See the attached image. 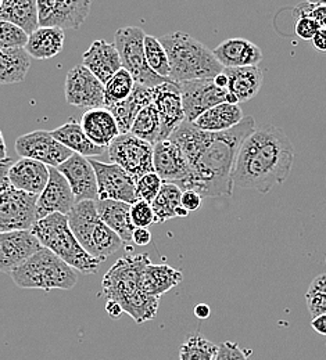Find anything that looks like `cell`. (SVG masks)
Here are the masks:
<instances>
[{
  "label": "cell",
  "instance_id": "31",
  "mask_svg": "<svg viewBox=\"0 0 326 360\" xmlns=\"http://www.w3.org/2000/svg\"><path fill=\"white\" fill-rule=\"evenodd\" d=\"M184 280L182 271L174 269L170 265L149 264L142 274V283L146 292L151 297L160 298Z\"/></svg>",
  "mask_w": 326,
  "mask_h": 360
},
{
  "label": "cell",
  "instance_id": "25",
  "mask_svg": "<svg viewBox=\"0 0 326 360\" xmlns=\"http://www.w3.org/2000/svg\"><path fill=\"white\" fill-rule=\"evenodd\" d=\"M150 104H153V89L137 84L132 94L127 100L107 105L104 108H107L115 118L117 125L120 128V134L127 135L131 134L134 122L139 115L140 111Z\"/></svg>",
  "mask_w": 326,
  "mask_h": 360
},
{
  "label": "cell",
  "instance_id": "22",
  "mask_svg": "<svg viewBox=\"0 0 326 360\" xmlns=\"http://www.w3.org/2000/svg\"><path fill=\"white\" fill-rule=\"evenodd\" d=\"M7 178L10 180L11 187L15 190L39 197L46 188L50 169L45 164L35 160L20 158L10 168Z\"/></svg>",
  "mask_w": 326,
  "mask_h": 360
},
{
  "label": "cell",
  "instance_id": "32",
  "mask_svg": "<svg viewBox=\"0 0 326 360\" xmlns=\"http://www.w3.org/2000/svg\"><path fill=\"white\" fill-rule=\"evenodd\" d=\"M31 60L27 49H0V84L23 82L31 68Z\"/></svg>",
  "mask_w": 326,
  "mask_h": 360
},
{
  "label": "cell",
  "instance_id": "47",
  "mask_svg": "<svg viewBox=\"0 0 326 360\" xmlns=\"http://www.w3.org/2000/svg\"><path fill=\"white\" fill-rule=\"evenodd\" d=\"M132 241L139 245V247H144L147 245L150 241H151V233L149 229H135L134 231V237H132Z\"/></svg>",
  "mask_w": 326,
  "mask_h": 360
},
{
  "label": "cell",
  "instance_id": "50",
  "mask_svg": "<svg viewBox=\"0 0 326 360\" xmlns=\"http://www.w3.org/2000/svg\"><path fill=\"white\" fill-rule=\"evenodd\" d=\"M106 311H107V315L110 317H120V316L124 314V309L120 304L114 302V301H107L106 302Z\"/></svg>",
  "mask_w": 326,
  "mask_h": 360
},
{
  "label": "cell",
  "instance_id": "44",
  "mask_svg": "<svg viewBox=\"0 0 326 360\" xmlns=\"http://www.w3.org/2000/svg\"><path fill=\"white\" fill-rule=\"evenodd\" d=\"M251 351L242 349L239 344L225 341L218 345V354L215 360H250Z\"/></svg>",
  "mask_w": 326,
  "mask_h": 360
},
{
  "label": "cell",
  "instance_id": "9",
  "mask_svg": "<svg viewBox=\"0 0 326 360\" xmlns=\"http://www.w3.org/2000/svg\"><path fill=\"white\" fill-rule=\"evenodd\" d=\"M108 158L135 180L154 172V146L132 134L120 135L111 143Z\"/></svg>",
  "mask_w": 326,
  "mask_h": 360
},
{
  "label": "cell",
  "instance_id": "49",
  "mask_svg": "<svg viewBox=\"0 0 326 360\" xmlns=\"http://www.w3.org/2000/svg\"><path fill=\"white\" fill-rule=\"evenodd\" d=\"M311 327L321 335H326V315L314 317L311 320Z\"/></svg>",
  "mask_w": 326,
  "mask_h": 360
},
{
  "label": "cell",
  "instance_id": "5",
  "mask_svg": "<svg viewBox=\"0 0 326 360\" xmlns=\"http://www.w3.org/2000/svg\"><path fill=\"white\" fill-rule=\"evenodd\" d=\"M32 233L38 237L44 248L84 274H94L103 262L84 250L73 233L65 215L53 214L39 219L34 226Z\"/></svg>",
  "mask_w": 326,
  "mask_h": 360
},
{
  "label": "cell",
  "instance_id": "29",
  "mask_svg": "<svg viewBox=\"0 0 326 360\" xmlns=\"http://www.w3.org/2000/svg\"><path fill=\"white\" fill-rule=\"evenodd\" d=\"M0 21L20 27L28 35L39 28L38 1L35 0H1Z\"/></svg>",
  "mask_w": 326,
  "mask_h": 360
},
{
  "label": "cell",
  "instance_id": "28",
  "mask_svg": "<svg viewBox=\"0 0 326 360\" xmlns=\"http://www.w3.org/2000/svg\"><path fill=\"white\" fill-rule=\"evenodd\" d=\"M224 72L230 78L228 91L237 104L254 98L264 82V72L258 67L225 68Z\"/></svg>",
  "mask_w": 326,
  "mask_h": 360
},
{
  "label": "cell",
  "instance_id": "24",
  "mask_svg": "<svg viewBox=\"0 0 326 360\" xmlns=\"http://www.w3.org/2000/svg\"><path fill=\"white\" fill-rule=\"evenodd\" d=\"M84 132L97 147L106 148L121 135L115 118L107 108H92L81 118Z\"/></svg>",
  "mask_w": 326,
  "mask_h": 360
},
{
  "label": "cell",
  "instance_id": "15",
  "mask_svg": "<svg viewBox=\"0 0 326 360\" xmlns=\"http://www.w3.org/2000/svg\"><path fill=\"white\" fill-rule=\"evenodd\" d=\"M92 3L89 0L47 1L38 0L39 27L78 30L89 15Z\"/></svg>",
  "mask_w": 326,
  "mask_h": 360
},
{
  "label": "cell",
  "instance_id": "39",
  "mask_svg": "<svg viewBox=\"0 0 326 360\" xmlns=\"http://www.w3.org/2000/svg\"><path fill=\"white\" fill-rule=\"evenodd\" d=\"M306 302L313 319L326 315V273L313 280L306 292Z\"/></svg>",
  "mask_w": 326,
  "mask_h": 360
},
{
  "label": "cell",
  "instance_id": "27",
  "mask_svg": "<svg viewBox=\"0 0 326 360\" xmlns=\"http://www.w3.org/2000/svg\"><path fill=\"white\" fill-rule=\"evenodd\" d=\"M244 118L246 117L239 104L222 103L200 115L193 124L204 132L221 134L233 129Z\"/></svg>",
  "mask_w": 326,
  "mask_h": 360
},
{
  "label": "cell",
  "instance_id": "12",
  "mask_svg": "<svg viewBox=\"0 0 326 360\" xmlns=\"http://www.w3.org/2000/svg\"><path fill=\"white\" fill-rule=\"evenodd\" d=\"M15 151L21 158L35 160L47 167L58 168L74 153L56 140L49 131H34L15 140Z\"/></svg>",
  "mask_w": 326,
  "mask_h": 360
},
{
  "label": "cell",
  "instance_id": "18",
  "mask_svg": "<svg viewBox=\"0 0 326 360\" xmlns=\"http://www.w3.org/2000/svg\"><path fill=\"white\" fill-rule=\"evenodd\" d=\"M154 172L164 183L177 184L184 190L190 178V165L173 140H161L154 146Z\"/></svg>",
  "mask_w": 326,
  "mask_h": 360
},
{
  "label": "cell",
  "instance_id": "33",
  "mask_svg": "<svg viewBox=\"0 0 326 360\" xmlns=\"http://www.w3.org/2000/svg\"><path fill=\"white\" fill-rule=\"evenodd\" d=\"M65 35L60 28H44L39 27L32 35L27 45V51L35 60H47L57 56L64 47Z\"/></svg>",
  "mask_w": 326,
  "mask_h": 360
},
{
  "label": "cell",
  "instance_id": "40",
  "mask_svg": "<svg viewBox=\"0 0 326 360\" xmlns=\"http://www.w3.org/2000/svg\"><path fill=\"white\" fill-rule=\"evenodd\" d=\"M30 35L17 25L0 21V49H25Z\"/></svg>",
  "mask_w": 326,
  "mask_h": 360
},
{
  "label": "cell",
  "instance_id": "17",
  "mask_svg": "<svg viewBox=\"0 0 326 360\" xmlns=\"http://www.w3.org/2000/svg\"><path fill=\"white\" fill-rule=\"evenodd\" d=\"M153 104L160 115V141L167 140L187 121L180 85L171 81L154 88Z\"/></svg>",
  "mask_w": 326,
  "mask_h": 360
},
{
  "label": "cell",
  "instance_id": "36",
  "mask_svg": "<svg viewBox=\"0 0 326 360\" xmlns=\"http://www.w3.org/2000/svg\"><path fill=\"white\" fill-rule=\"evenodd\" d=\"M218 345L200 334L189 335L180 348V360H215Z\"/></svg>",
  "mask_w": 326,
  "mask_h": 360
},
{
  "label": "cell",
  "instance_id": "20",
  "mask_svg": "<svg viewBox=\"0 0 326 360\" xmlns=\"http://www.w3.org/2000/svg\"><path fill=\"white\" fill-rule=\"evenodd\" d=\"M68 180L77 202L99 201V184L89 158L74 154L57 168Z\"/></svg>",
  "mask_w": 326,
  "mask_h": 360
},
{
  "label": "cell",
  "instance_id": "6",
  "mask_svg": "<svg viewBox=\"0 0 326 360\" xmlns=\"http://www.w3.org/2000/svg\"><path fill=\"white\" fill-rule=\"evenodd\" d=\"M67 218L84 250L100 261H106L124 244L118 234L101 221L96 201L77 202Z\"/></svg>",
  "mask_w": 326,
  "mask_h": 360
},
{
  "label": "cell",
  "instance_id": "51",
  "mask_svg": "<svg viewBox=\"0 0 326 360\" xmlns=\"http://www.w3.org/2000/svg\"><path fill=\"white\" fill-rule=\"evenodd\" d=\"M210 314H211V308L208 305H206V304H199L194 308V315H196L197 319H200V320L208 319Z\"/></svg>",
  "mask_w": 326,
  "mask_h": 360
},
{
  "label": "cell",
  "instance_id": "10",
  "mask_svg": "<svg viewBox=\"0 0 326 360\" xmlns=\"http://www.w3.org/2000/svg\"><path fill=\"white\" fill-rule=\"evenodd\" d=\"M38 221V195L15 190L14 187L1 190L0 233L32 230Z\"/></svg>",
  "mask_w": 326,
  "mask_h": 360
},
{
  "label": "cell",
  "instance_id": "26",
  "mask_svg": "<svg viewBox=\"0 0 326 360\" xmlns=\"http://www.w3.org/2000/svg\"><path fill=\"white\" fill-rule=\"evenodd\" d=\"M96 207L101 221L114 233H117L124 243L132 241L134 231L137 229L134 226L132 215H131L132 205L123 201H114V200L100 201L99 200L96 201Z\"/></svg>",
  "mask_w": 326,
  "mask_h": 360
},
{
  "label": "cell",
  "instance_id": "23",
  "mask_svg": "<svg viewBox=\"0 0 326 360\" xmlns=\"http://www.w3.org/2000/svg\"><path fill=\"white\" fill-rule=\"evenodd\" d=\"M213 51L224 68L257 67L263 60L261 49L244 38L227 39Z\"/></svg>",
  "mask_w": 326,
  "mask_h": 360
},
{
  "label": "cell",
  "instance_id": "42",
  "mask_svg": "<svg viewBox=\"0 0 326 360\" xmlns=\"http://www.w3.org/2000/svg\"><path fill=\"white\" fill-rule=\"evenodd\" d=\"M294 15L297 18L310 17L314 21H317L321 28H326V3H322V1L301 3L294 8Z\"/></svg>",
  "mask_w": 326,
  "mask_h": 360
},
{
  "label": "cell",
  "instance_id": "48",
  "mask_svg": "<svg viewBox=\"0 0 326 360\" xmlns=\"http://www.w3.org/2000/svg\"><path fill=\"white\" fill-rule=\"evenodd\" d=\"M311 42L317 50L326 53V28H321L320 32L314 37V39Z\"/></svg>",
  "mask_w": 326,
  "mask_h": 360
},
{
  "label": "cell",
  "instance_id": "35",
  "mask_svg": "<svg viewBox=\"0 0 326 360\" xmlns=\"http://www.w3.org/2000/svg\"><path fill=\"white\" fill-rule=\"evenodd\" d=\"M160 131H161V124H160L158 111L154 104H150L140 111L139 115L134 122L131 134L156 146L160 141Z\"/></svg>",
  "mask_w": 326,
  "mask_h": 360
},
{
  "label": "cell",
  "instance_id": "52",
  "mask_svg": "<svg viewBox=\"0 0 326 360\" xmlns=\"http://www.w3.org/2000/svg\"><path fill=\"white\" fill-rule=\"evenodd\" d=\"M214 82L215 85L220 88V89L228 90V85H230V78L225 72H221L220 75H217L214 78Z\"/></svg>",
  "mask_w": 326,
  "mask_h": 360
},
{
  "label": "cell",
  "instance_id": "13",
  "mask_svg": "<svg viewBox=\"0 0 326 360\" xmlns=\"http://www.w3.org/2000/svg\"><path fill=\"white\" fill-rule=\"evenodd\" d=\"M99 184V200L123 201L130 205L138 202L137 180L117 164H106L91 160Z\"/></svg>",
  "mask_w": 326,
  "mask_h": 360
},
{
  "label": "cell",
  "instance_id": "1",
  "mask_svg": "<svg viewBox=\"0 0 326 360\" xmlns=\"http://www.w3.org/2000/svg\"><path fill=\"white\" fill-rule=\"evenodd\" d=\"M256 129L253 117H246L237 127L221 134L204 132L187 120L170 137L190 165V178L184 191L193 190L203 198L231 195L237 153Z\"/></svg>",
  "mask_w": 326,
  "mask_h": 360
},
{
  "label": "cell",
  "instance_id": "8",
  "mask_svg": "<svg viewBox=\"0 0 326 360\" xmlns=\"http://www.w3.org/2000/svg\"><path fill=\"white\" fill-rule=\"evenodd\" d=\"M144 38L146 34L139 27H124L117 30L114 44L118 49L123 68L127 70L142 86L154 89L163 84L171 82L157 75L147 64L144 54Z\"/></svg>",
  "mask_w": 326,
  "mask_h": 360
},
{
  "label": "cell",
  "instance_id": "3",
  "mask_svg": "<svg viewBox=\"0 0 326 360\" xmlns=\"http://www.w3.org/2000/svg\"><path fill=\"white\" fill-rule=\"evenodd\" d=\"M147 254L120 258L101 281V295L107 301L120 304L124 314L131 316L138 324L157 316L158 300L146 292L142 283L144 268L150 264Z\"/></svg>",
  "mask_w": 326,
  "mask_h": 360
},
{
  "label": "cell",
  "instance_id": "37",
  "mask_svg": "<svg viewBox=\"0 0 326 360\" xmlns=\"http://www.w3.org/2000/svg\"><path fill=\"white\" fill-rule=\"evenodd\" d=\"M135 79L134 77L127 71L121 70L118 71L106 85H104V97H106V105L117 104L124 100H127L132 91L135 89Z\"/></svg>",
  "mask_w": 326,
  "mask_h": 360
},
{
  "label": "cell",
  "instance_id": "4",
  "mask_svg": "<svg viewBox=\"0 0 326 360\" xmlns=\"http://www.w3.org/2000/svg\"><path fill=\"white\" fill-rule=\"evenodd\" d=\"M160 42L165 47L174 84L215 78L224 72V67L217 60L213 50L185 32L163 35Z\"/></svg>",
  "mask_w": 326,
  "mask_h": 360
},
{
  "label": "cell",
  "instance_id": "38",
  "mask_svg": "<svg viewBox=\"0 0 326 360\" xmlns=\"http://www.w3.org/2000/svg\"><path fill=\"white\" fill-rule=\"evenodd\" d=\"M144 54L149 67L160 77L170 79L171 75V67H170V58L167 54L165 47L160 42V39L146 35L144 38Z\"/></svg>",
  "mask_w": 326,
  "mask_h": 360
},
{
  "label": "cell",
  "instance_id": "34",
  "mask_svg": "<svg viewBox=\"0 0 326 360\" xmlns=\"http://www.w3.org/2000/svg\"><path fill=\"white\" fill-rule=\"evenodd\" d=\"M184 190L173 183H164L158 195L151 202L154 215H156V224H164L170 219L178 218L177 212L182 207Z\"/></svg>",
  "mask_w": 326,
  "mask_h": 360
},
{
  "label": "cell",
  "instance_id": "14",
  "mask_svg": "<svg viewBox=\"0 0 326 360\" xmlns=\"http://www.w3.org/2000/svg\"><path fill=\"white\" fill-rule=\"evenodd\" d=\"M65 101L74 107L104 108V85L85 65L73 67L65 78Z\"/></svg>",
  "mask_w": 326,
  "mask_h": 360
},
{
  "label": "cell",
  "instance_id": "41",
  "mask_svg": "<svg viewBox=\"0 0 326 360\" xmlns=\"http://www.w3.org/2000/svg\"><path fill=\"white\" fill-rule=\"evenodd\" d=\"M164 181L161 178L153 172V174H147L139 180H137V194H138V200L146 201L149 204H151L156 197L158 195L161 187H163Z\"/></svg>",
  "mask_w": 326,
  "mask_h": 360
},
{
  "label": "cell",
  "instance_id": "46",
  "mask_svg": "<svg viewBox=\"0 0 326 360\" xmlns=\"http://www.w3.org/2000/svg\"><path fill=\"white\" fill-rule=\"evenodd\" d=\"M181 204H182V207L187 210V212H194V211L201 208L203 197L199 193L193 191V190H187L182 194Z\"/></svg>",
  "mask_w": 326,
  "mask_h": 360
},
{
  "label": "cell",
  "instance_id": "19",
  "mask_svg": "<svg viewBox=\"0 0 326 360\" xmlns=\"http://www.w3.org/2000/svg\"><path fill=\"white\" fill-rule=\"evenodd\" d=\"M49 169L50 178L46 188L38 197L39 219H44L53 214H61L68 217V214L77 204L74 191L68 180L64 178V175L57 168L49 167Z\"/></svg>",
  "mask_w": 326,
  "mask_h": 360
},
{
  "label": "cell",
  "instance_id": "43",
  "mask_svg": "<svg viewBox=\"0 0 326 360\" xmlns=\"http://www.w3.org/2000/svg\"><path fill=\"white\" fill-rule=\"evenodd\" d=\"M131 215H132V222L134 226L138 229H149V226L156 224V215L153 211L151 204L139 200L138 202H135L132 205L131 210Z\"/></svg>",
  "mask_w": 326,
  "mask_h": 360
},
{
  "label": "cell",
  "instance_id": "2",
  "mask_svg": "<svg viewBox=\"0 0 326 360\" xmlns=\"http://www.w3.org/2000/svg\"><path fill=\"white\" fill-rule=\"evenodd\" d=\"M294 147L287 135L272 124L258 127L240 146L233 168V186L270 193L289 178Z\"/></svg>",
  "mask_w": 326,
  "mask_h": 360
},
{
  "label": "cell",
  "instance_id": "11",
  "mask_svg": "<svg viewBox=\"0 0 326 360\" xmlns=\"http://www.w3.org/2000/svg\"><path fill=\"white\" fill-rule=\"evenodd\" d=\"M182 93L185 115L189 122H194L200 115L222 103L237 104L228 90L220 89L214 78L197 79L178 84Z\"/></svg>",
  "mask_w": 326,
  "mask_h": 360
},
{
  "label": "cell",
  "instance_id": "7",
  "mask_svg": "<svg viewBox=\"0 0 326 360\" xmlns=\"http://www.w3.org/2000/svg\"><path fill=\"white\" fill-rule=\"evenodd\" d=\"M10 276L20 288L25 290H73L78 283L75 269L46 248Z\"/></svg>",
  "mask_w": 326,
  "mask_h": 360
},
{
  "label": "cell",
  "instance_id": "45",
  "mask_svg": "<svg viewBox=\"0 0 326 360\" xmlns=\"http://www.w3.org/2000/svg\"><path fill=\"white\" fill-rule=\"evenodd\" d=\"M320 30H321L320 24L310 17L297 18L296 25H294L296 35L303 41H313L314 37L320 32Z\"/></svg>",
  "mask_w": 326,
  "mask_h": 360
},
{
  "label": "cell",
  "instance_id": "21",
  "mask_svg": "<svg viewBox=\"0 0 326 360\" xmlns=\"http://www.w3.org/2000/svg\"><path fill=\"white\" fill-rule=\"evenodd\" d=\"M82 65H85L103 85L123 70V61L117 46L103 39L94 41L84 53Z\"/></svg>",
  "mask_w": 326,
  "mask_h": 360
},
{
  "label": "cell",
  "instance_id": "30",
  "mask_svg": "<svg viewBox=\"0 0 326 360\" xmlns=\"http://www.w3.org/2000/svg\"><path fill=\"white\" fill-rule=\"evenodd\" d=\"M51 135L58 140L63 146H65L68 150H71L74 154H80L85 158L97 157L104 153L106 148L97 147L91 141V139L87 136L82 129L81 122H77L74 120L65 122L60 128L51 131Z\"/></svg>",
  "mask_w": 326,
  "mask_h": 360
},
{
  "label": "cell",
  "instance_id": "53",
  "mask_svg": "<svg viewBox=\"0 0 326 360\" xmlns=\"http://www.w3.org/2000/svg\"><path fill=\"white\" fill-rule=\"evenodd\" d=\"M325 262H326V259H325Z\"/></svg>",
  "mask_w": 326,
  "mask_h": 360
},
{
  "label": "cell",
  "instance_id": "16",
  "mask_svg": "<svg viewBox=\"0 0 326 360\" xmlns=\"http://www.w3.org/2000/svg\"><path fill=\"white\" fill-rule=\"evenodd\" d=\"M42 250L44 245L32 230L0 233V269L11 274Z\"/></svg>",
  "mask_w": 326,
  "mask_h": 360
}]
</instances>
